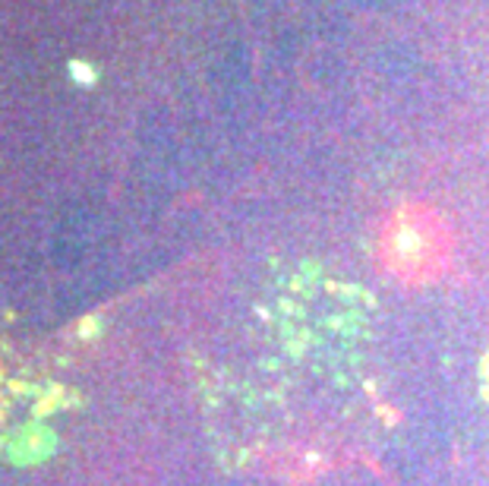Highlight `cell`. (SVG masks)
<instances>
[{"label":"cell","instance_id":"obj_1","mask_svg":"<svg viewBox=\"0 0 489 486\" xmlns=\"http://www.w3.org/2000/svg\"><path fill=\"white\" fill-rule=\"evenodd\" d=\"M284 328H294L288 338L294 351L338 366L335 357L357 351V335L367 332V313L360 310V294L335 281H294L284 294Z\"/></svg>","mask_w":489,"mask_h":486}]
</instances>
